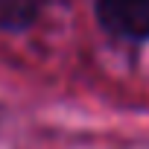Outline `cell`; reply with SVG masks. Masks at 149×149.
Masks as SVG:
<instances>
[{
    "instance_id": "6da1fadb",
    "label": "cell",
    "mask_w": 149,
    "mask_h": 149,
    "mask_svg": "<svg viewBox=\"0 0 149 149\" xmlns=\"http://www.w3.org/2000/svg\"><path fill=\"white\" fill-rule=\"evenodd\" d=\"M97 18L117 38H149V0H97Z\"/></svg>"
},
{
    "instance_id": "7a4b0ae2",
    "label": "cell",
    "mask_w": 149,
    "mask_h": 149,
    "mask_svg": "<svg viewBox=\"0 0 149 149\" xmlns=\"http://www.w3.org/2000/svg\"><path fill=\"white\" fill-rule=\"evenodd\" d=\"M44 0H0V29H26L38 21Z\"/></svg>"
}]
</instances>
